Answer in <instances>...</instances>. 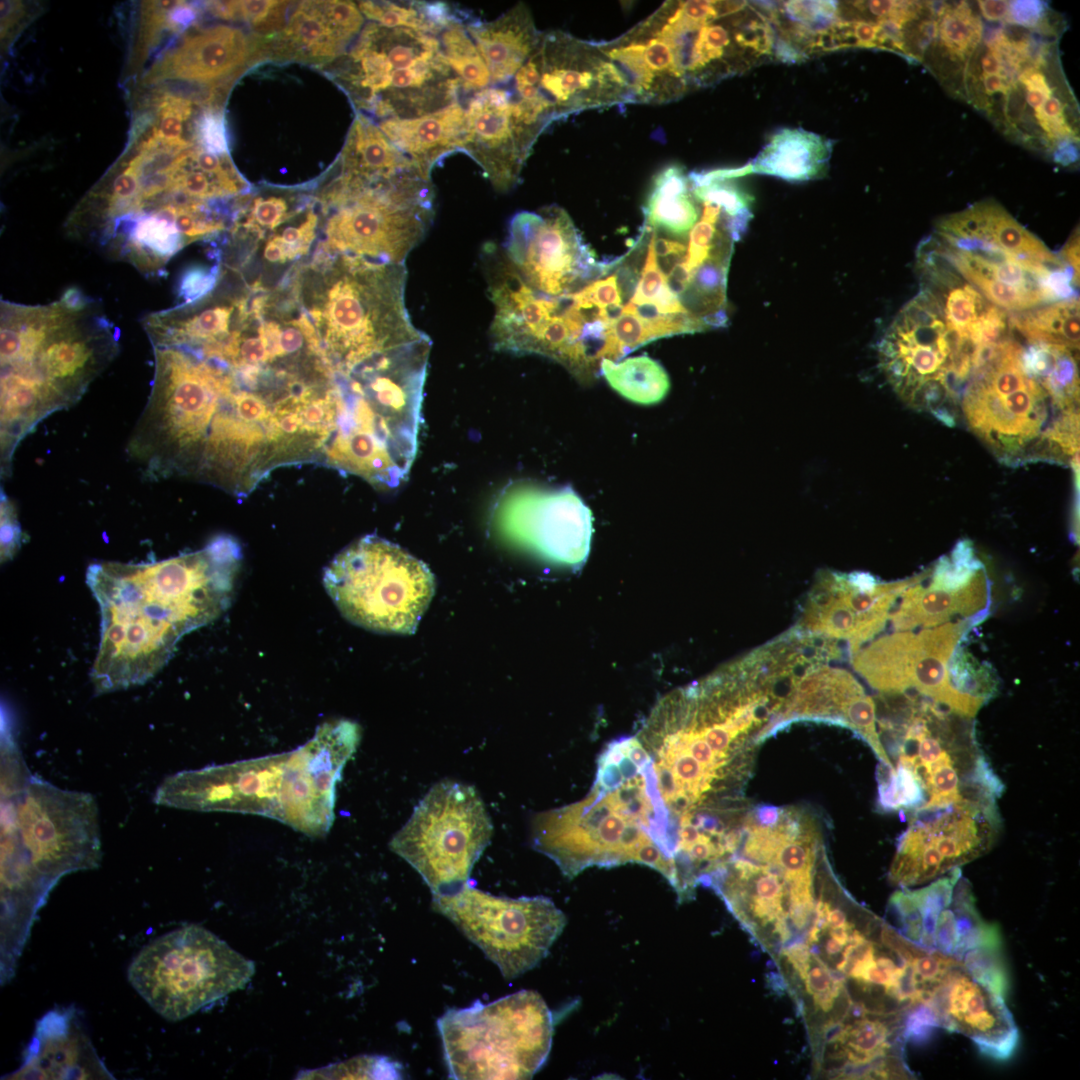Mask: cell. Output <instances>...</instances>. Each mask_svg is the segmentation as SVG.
<instances>
[{
    "instance_id": "cell-1",
    "label": "cell",
    "mask_w": 1080,
    "mask_h": 1080,
    "mask_svg": "<svg viewBox=\"0 0 1080 1080\" xmlns=\"http://www.w3.org/2000/svg\"><path fill=\"white\" fill-rule=\"evenodd\" d=\"M241 548L220 535L198 551L147 563L99 562L86 582L100 610V644L91 679L103 694L145 683L180 638L228 607Z\"/></svg>"
},
{
    "instance_id": "cell-2",
    "label": "cell",
    "mask_w": 1080,
    "mask_h": 1080,
    "mask_svg": "<svg viewBox=\"0 0 1080 1080\" xmlns=\"http://www.w3.org/2000/svg\"><path fill=\"white\" fill-rule=\"evenodd\" d=\"M1 471L47 415L74 405L119 351V330L76 287L39 305L0 304Z\"/></svg>"
},
{
    "instance_id": "cell-3",
    "label": "cell",
    "mask_w": 1080,
    "mask_h": 1080,
    "mask_svg": "<svg viewBox=\"0 0 1080 1080\" xmlns=\"http://www.w3.org/2000/svg\"><path fill=\"white\" fill-rule=\"evenodd\" d=\"M1 942L24 948L49 892L65 875L97 868L95 798L32 776L19 755L1 759Z\"/></svg>"
},
{
    "instance_id": "cell-4",
    "label": "cell",
    "mask_w": 1080,
    "mask_h": 1080,
    "mask_svg": "<svg viewBox=\"0 0 1080 1080\" xmlns=\"http://www.w3.org/2000/svg\"><path fill=\"white\" fill-rule=\"evenodd\" d=\"M405 264L316 251L297 272L293 297L332 364L345 371L427 335L405 305Z\"/></svg>"
},
{
    "instance_id": "cell-5",
    "label": "cell",
    "mask_w": 1080,
    "mask_h": 1080,
    "mask_svg": "<svg viewBox=\"0 0 1080 1080\" xmlns=\"http://www.w3.org/2000/svg\"><path fill=\"white\" fill-rule=\"evenodd\" d=\"M878 721L883 748L917 811L1002 795L1004 785L980 747L973 718L900 692L880 693Z\"/></svg>"
},
{
    "instance_id": "cell-6",
    "label": "cell",
    "mask_w": 1080,
    "mask_h": 1080,
    "mask_svg": "<svg viewBox=\"0 0 1080 1080\" xmlns=\"http://www.w3.org/2000/svg\"><path fill=\"white\" fill-rule=\"evenodd\" d=\"M327 199L334 212L317 251L382 264H404L435 214L431 177L419 170L373 180L341 174Z\"/></svg>"
},
{
    "instance_id": "cell-7",
    "label": "cell",
    "mask_w": 1080,
    "mask_h": 1080,
    "mask_svg": "<svg viewBox=\"0 0 1080 1080\" xmlns=\"http://www.w3.org/2000/svg\"><path fill=\"white\" fill-rule=\"evenodd\" d=\"M343 79L355 105L384 119L414 118L460 101L438 37L377 23L364 27Z\"/></svg>"
},
{
    "instance_id": "cell-8",
    "label": "cell",
    "mask_w": 1080,
    "mask_h": 1080,
    "mask_svg": "<svg viewBox=\"0 0 1080 1080\" xmlns=\"http://www.w3.org/2000/svg\"><path fill=\"white\" fill-rule=\"evenodd\" d=\"M451 1079H530L549 1055L552 1013L521 990L490 1003L450 1008L437 1020Z\"/></svg>"
},
{
    "instance_id": "cell-9",
    "label": "cell",
    "mask_w": 1080,
    "mask_h": 1080,
    "mask_svg": "<svg viewBox=\"0 0 1080 1080\" xmlns=\"http://www.w3.org/2000/svg\"><path fill=\"white\" fill-rule=\"evenodd\" d=\"M323 582L346 619L380 633H413L435 592L434 576L424 562L376 535L337 554Z\"/></svg>"
},
{
    "instance_id": "cell-10",
    "label": "cell",
    "mask_w": 1080,
    "mask_h": 1080,
    "mask_svg": "<svg viewBox=\"0 0 1080 1080\" xmlns=\"http://www.w3.org/2000/svg\"><path fill=\"white\" fill-rule=\"evenodd\" d=\"M254 973L253 961L204 927L190 924L145 945L127 977L157 1014L179 1021L243 989Z\"/></svg>"
},
{
    "instance_id": "cell-11",
    "label": "cell",
    "mask_w": 1080,
    "mask_h": 1080,
    "mask_svg": "<svg viewBox=\"0 0 1080 1080\" xmlns=\"http://www.w3.org/2000/svg\"><path fill=\"white\" fill-rule=\"evenodd\" d=\"M506 87L515 117L538 136L570 114L630 103L623 74L597 44L557 30L541 33L535 50Z\"/></svg>"
},
{
    "instance_id": "cell-12",
    "label": "cell",
    "mask_w": 1080,
    "mask_h": 1080,
    "mask_svg": "<svg viewBox=\"0 0 1080 1080\" xmlns=\"http://www.w3.org/2000/svg\"><path fill=\"white\" fill-rule=\"evenodd\" d=\"M492 834L491 819L474 787L443 780L419 801L389 847L419 873L432 895H446L469 882Z\"/></svg>"
},
{
    "instance_id": "cell-13",
    "label": "cell",
    "mask_w": 1080,
    "mask_h": 1080,
    "mask_svg": "<svg viewBox=\"0 0 1080 1080\" xmlns=\"http://www.w3.org/2000/svg\"><path fill=\"white\" fill-rule=\"evenodd\" d=\"M915 300L895 317L878 345L880 366L899 397L934 416L961 404L969 373V340Z\"/></svg>"
},
{
    "instance_id": "cell-14",
    "label": "cell",
    "mask_w": 1080,
    "mask_h": 1080,
    "mask_svg": "<svg viewBox=\"0 0 1080 1080\" xmlns=\"http://www.w3.org/2000/svg\"><path fill=\"white\" fill-rule=\"evenodd\" d=\"M890 907L907 939L961 962L975 977L1006 993L1000 935L977 911L960 868L922 888H902L892 895Z\"/></svg>"
},
{
    "instance_id": "cell-15",
    "label": "cell",
    "mask_w": 1080,
    "mask_h": 1080,
    "mask_svg": "<svg viewBox=\"0 0 1080 1080\" xmlns=\"http://www.w3.org/2000/svg\"><path fill=\"white\" fill-rule=\"evenodd\" d=\"M531 842L568 878L593 866L638 863L672 879L671 864L651 837L595 785L578 802L537 813Z\"/></svg>"
},
{
    "instance_id": "cell-16",
    "label": "cell",
    "mask_w": 1080,
    "mask_h": 1080,
    "mask_svg": "<svg viewBox=\"0 0 1080 1080\" xmlns=\"http://www.w3.org/2000/svg\"><path fill=\"white\" fill-rule=\"evenodd\" d=\"M432 907L476 944L507 980L537 966L566 925V916L544 896H495L467 882L432 895Z\"/></svg>"
},
{
    "instance_id": "cell-17",
    "label": "cell",
    "mask_w": 1080,
    "mask_h": 1080,
    "mask_svg": "<svg viewBox=\"0 0 1080 1080\" xmlns=\"http://www.w3.org/2000/svg\"><path fill=\"white\" fill-rule=\"evenodd\" d=\"M981 619H961L918 632L894 631L852 655V665L880 693L915 690L956 713L973 718L978 702L951 684L948 664L965 633Z\"/></svg>"
},
{
    "instance_id": "cell-18",
    "label": "cell",
    "mask_w": 1080,
    "mask_h": 1080,
    "mask_svg": "<svg viewBox=\"0 0 1080 1080\" xmlns=\"http://www.w3.org/2000/svg\"><path fill=\"white\" fill-rule=\"evenodd\" d=\"M997 801L966 800L910 814L890 866L901 888L937 879L986 854L1001 831Z\"/></svg>"
},
{
    "instance_id": "cell-19",
    "label": "cell",
    "mask_w": 1080,
    "mask_h": 1080,
    "mask_svg": "<svg viewBox=\"0 0 1080 1080\" xmlns=\"http://www.w3.org/2000/svg\"><path fill=\"white\" fill-rule=\"evenodd\" d=\"M495 521L506 539L551 563L579 568L589 555L592 513L570 487L512 484L497 502Z\"/></svg>"
},
{
    "instance_id": "cell-20",
    "label": "cell",
    "mask_w": 1080,
    "mask_h": 1080,
    "mask_svg": "<svg viewBox=\"0 0 1080 1080\" xmlns=\"http://www.w3.org/2000/svg\"><path fill=\"white\" fill-rule=\"evenodd\" d=\"M289 773L290 752L187 770L166 777L153 800L165 807L281 821Z\"/></svg>"
},
{
    "instance_id": "cell-21",
    "label": "cell",
    "mask_w": 1080,
    "mask_h": 1080,
    "mask_svg": "<svg viewBox=\"0 0 1080 1080\" xmlns=\"http://www.w3.org/2000/svg\"><path fill=\"white\" fill-rule=\"evenodd\" d=\"M502 248L529 287L552 297L572 294L579 281L610 268L593 259L572 219L557 205L515 214Z\"/></svg>"
},
{
    "instance_id": "cell-22",
    "label": "cell",
    "mask_w": 1080,
    "mask_h": 1080,
    "mask_svg": "<svg viewBox=\"0 0 1080 1080\" xmlns=\"http://www.w3.org/2000/svg\"><path fill=\"white\" fill-rule=\"evenodd\" d=\"M1004 996L953 959L931 987L921 1012L933 1028L962 1034L987 1057L1003 1061L1019 1043Z\"/></svg>"
},
{
    "instance_id": "cell-23",
    "label": "cell",
    "mask_w": 1080,
    "mask_h": 1080,
    "mask_svg": "<svg viewBox=\"0 0 1080 1080\" xmlns=\"http://www.w3.org/2000/svg\"><path fill=\"white\" fill-rule=\"evenodd\" d=\"M930 572L892 583H878L867 573L828 575L814 587L799 628L847 640L852 655L884 629L900 595Z\"/></svg>"
},
{
    "instance_id": "cell-24",
    "label": "cell",
    "mask_w": 1080,
    "mask_h": 1080,
    "mask_svg": "<svg viewBox=\"0 0 1080 1080\" xmlns=\"http://www.w3.org/2000/svg\"><path fill=\"white\" fill-rule=\"evenodd\" d=\"M465 111L462 151L482 168L495 190H511L535 142L513 117L510 91L489 86L469 97Z\"/></svg>"
},
{
    "instance_id": "cell-25",
    "label": "cell",
    "mask_w": 1080,
    "mask_h": 1080,
    "mask_svg": "<svg viewBox=\"0 0 1080 1080\" xmlns=\"http://www.w3.org/2000/svg\"><path fill=\"white\" fill-rule=\"evenodd\" d=\"M2 1079H114L98 1056L73 1006L43 1015L17 1070Z\"/></svg>"
},
{
    "instance_id": "cell-26",
    "label": "cell",
    "mask_w": 1080,
    "mask_h": 1080,
    "mask_svg": "<svg viewBox=\"0 0 1080 1080\" xmlns=\"http://www.w3.org/2000/svg\"><path fill=\"white\" fill-rule=\"evenodd\" d=\"M249 53L248 40L237 28L220 25L198 30L156 61L143 81L148 86L166 79L212 86L241 68Z\"/></svg>"
},
{
    "instance_id": "cell-27",
    "label": "cell",
    "mask_w": 1080,
    "mask_h": 1080,
    "mask_svg": "<svg viewBox=\"0 0 1080 1080\" xmlns=\"http://www.w3.org/2000/svg\"><path fill=\"white\" fill-rule=\"evenodd\" d=\"M917 583L898 598V608L889 615L894 631H911L952 622L954 618L982 619L990 602V585L981 569L964 587L956 590Z\"/></svg>"
},
{
    "instance_id": "cell-28",
    "label": "cell",
    "mask_w": 1080,
    "mask_h": 1080,
    "mask_svg": "<svg viewBox=\"0 0 1080 1080\" xmlns=\"http://www.w3.org/2000/svg\"><path fill=\"white\" fill-rule=\"evenodd\" d=\"M378 126L395 147L431 177L433 168L443 158L462 151L466 135L465 105L460 100L419 117L384 119Z\"/></svg>"
},
{
    "instance_id": "cell-29",
    "label": "cell",
    "mask_w": 1080,
    "mask_h": 1080,
    "mask_svg": "<svg viewBox=\"0 0 1080 1080\" xmlns=\"http://www.w3.org/2000/svg\"><path fill=\"white\" fill-rule=\"evenodd\" d=\"M937 232L992 243L1027 264L1056 266L1064 262L992 200L976 203L941 218Z\"/></svg>"
},
{
    "instance_id": "cell-30",
    "label": "cell",
    "mask_w": 1080,
    "mask_h": 1080,
    "mask_svg": "<svg viewBox=\"0 0 1080 1080\" xmlns=\"http://www.w3.org/2000/svg\"><path fill=\"white\" fill-rule=\"evenodd\" d=\"M466 28L484 60L491 86H507L535 50L542 32L520 2L492 21L472 15Z\"/></svg>"
},
{
    "instance_id": "cell-31",
    "label": "cell",
    "mask_w": 1080,
    "mask_h": 1080,
    "mask_svg": "<svg viewBox=\"0 0 1080 1080\" xmlns=\"http://www.w3.org/2000/svg\"><path fill=\"white\" fill-rule=\"evenodd\" d=\"M974 7L967 1L938 2L935 38L922 61L951 92L982 39L984 25Z\"/></svg>"
},
{
    "instance_id": "cell-32",
    "label": "cell",
    "mask_w": 1080,
    "mask_h": 1080,
    "mask_svg": "<svg viewBox=\"0 0 1080 1080\" xmlns=\"http://www.w3.org/2000/svg\"><path fill=\"white\" fill-rule=\"evenodd\" d=\"M834 142L802 128H782L771 135L757 156L745 165L747 174L801 182L823 177Z\"/></svg>"
},
{
    "instance_id": "cell-33",
    "label": "cell",
    "mask_w": 1080,
    "mask_h": 1080,
    "mask_svg": "<svg viewBox=\"0 0 1080 1080\" xmlns=\"http://www.w3.org/2000/svg\"><path fill=\"white\" fill-rule=\"evenodd\" d=\"M341 164L342 174L367 180L420 170L362 113L356 115L351 126Z\"/></svg>"
},
{
    "instance_id": "cell-34",
    "label": "cell",
    "mask_w": 1080,
    "mask_h": 1080,
    "mask_svg": "<svg viewBox=\"0 0 1080 1080\" xmlns=\"http://www.w3.org/2000/svg\"><path fill=\"white\" fill-rule=\"evenodd\" d=\"M644 215L645 226L652 230L682 238L690 233L698 222L699 207L682 166L669 165L655 176Z\"/></svg>"
},
{
    "instance_id": "cell-35",
    "label": "cell",
    "mask_w": 1080,
    "mask_h": 1080,
    "mask_svg": "<svg viewBox=\"0 0 1080 1080\" xmlns=\"http://www.w3.org/2000/svg\"><path fill=\"white\" fill-rule=\"evenodd\" d=\"M364 17L387 28H406L438 37L449 23L465 11L441 1H360Z\"/></svg>"
},
{
    "instance_id": "cell-36",
    "label": "cell",
    "mask_w": 1080,
    "mask_h": 1080,
    "mask_svg": "<svg viewBox=\"0 0 1080 1080\" xmlns=\"http://www.w3.org/2000/svg\"><path fill=\"white\" fill-rule=\"evenodd\" d=\"M600 369L615 391L638 404H656L670 389V380L665 369L646 355L627 358L618 363L603 359Z\"/></svg>"
},
{
    "instance_id": "cell-37",
    "label": "cell",
    "mask_w": 1080,
    "mask_h": 1080,
    "mask_svg": "<svg viewBox=\"0 0 1080 1080\" xmlns=\"http://www.w3.org/2000/svg\"><path fill=\"white\" fill-rule=\"evenodd\" d=\"M1029 343H1045L1079 349V300L1073 298L1009 315Z\"/></svg>"
},
{
    "instance_id": "cell-38",
    "label": "cell",
    "mask_w": 1080,
    "mask_h": 1080,
    "mask_svg": "<svg viewBox=\"0 0 1080 1080\" xmlns=\"http://www.w3.org/2000/svg\"><path fill=\"white\" fill-rule=\"evenodd\" d=\"M464 12L438 35L442 54L460 82L461 93L474 94L491 86L490 74L466 28Z\"/></svg>"
},
{
    "instance_id": "cell-39",
    "label": "cell",
    "mask_w": 1080,
    "mask_h": 1080,
    "mask_svg": "<svg viewBox=\"0 0 1080 1080\" xmlns=\"http://www.w3.org/2000/svg\"><path fill=\"white\" fill-rule=\"evenodd\" d=\"M285 36L303 53L316 58L340 54L351 39L324 16L319 2H305L295 11Z\"/></svg>"
},
{
    "instance_id": "cell-40",
    "label": "cell",
    "mask_w": 1080,
    "mask_h": 1080,
    "mask_svg": "<svg viewBox=\"0 0 1080 1080\" xmlns=\"http://www.w3.org/2000/svg\"><path fill=\"white\" fill-rule=\"evenodd\" d=\"M691 192L698 202L718 206L732 239L738 241L741 238L753 217L752 195L740 188L733 179L715 180L691 186Z\"/></svg>"
},
{
    "instance_id": "cell-41",
    "label": "cell",
    "mask_w": 1080,
    "mask_h": 1080,
    "mask_svg": "<svg viewBox=\"0 0 1080 1080\" xmlns=\"http://www.w3.org/2000/svg\"><path fill=\"white\" fill-rule=\"evenodd\" d=\"M648 229L651 231V239L648 245L647 258L630 303L652 305L658 312L663 314L689 313L682 305L678 295L669 287L667 276L659 267L654 250L655 231Z\"/></svg>"
},
{
    "instance_id": "cell-42",
    "label": "cell",
    "mask_w": 1080,
    "mask_h": 1080,
    "mask_svg": "<svg viewBox=\"0 0 1080 1080\" xmlns=\"http://www.w3.org/2000/svg\"><path fill=\"white\" fill-rule=\"evenodd\" d=\"M150 102L156 108L157 121L149 136L167 147L179 150L190 148L191 143L181 135L183 124L191 115L192 103L164 95H152Z\"/></svg>"
},
{
    "instance_id": "cell-43",
    "label": "cell",
    "mask_w": 1080,
    "mask_h": 1080,
    "mask_svg": "<svg viewBox=\"0 0 1080 1080\" xmlns=\"http://www.w3.org/2000/svg\"><path fill=\"white\" fill-rule=\"evenodd\" d=\"M989 303L970 284L951 287L943 308L946 326L964 333L987 309Z\"/></svg>"
},
{
    "instance_id": "cell-44",
    "label": "cell",
    "mask_w": 1080,
    "mask_h": 1080,
    "mask_svg": "<svg viewBox=\"0 0 1080 1080\" xmlns=\"http://www.w3.org/2000/svg\"><path fill=\"white\" fill-rule=\"evenodd\" d=\"M805 989L812 997L816 1007L828 1012L844 989L842 978L834 973L817 957L812 956L805 972L800 976Z\"/></svg>"
},
{
    "instance_id": "cell-45",
    "label": "cell",
    "mask_w": 1080,
    "mask_h": 1080,
    "mask_svg": "<svg viewBox=\"0 0 1080 1080\" xmlns=\"http://www.w3.org/2000/svg\"><path fill=\"white\" fill-rule=\"evenodd\" d=\"M619 359L634 349L656 340L647 321L632 313L623 312L610 326Z\"/></svg>"
},
{
    "instance_id": "cell-46",
    "label": "cell",
    "mask_w": 1080,
    "mask_h": 1080,
    "mask_svg": "<svg viewBox=\"0 0 1080 1080\" xmlns=\"http://www.w3.org/2000/svg\"><path fill=\"white\" fill-rule=\"evenodd\" d=\"M179 1H145L142 3L140 53L155 45L165 28H169V13Z\"/></svg>"
},
{
    "instance_id": "cell-47",
    "label": "cell",
    "mask_w": 1080,
    "mask_h": 1080,
    "mask_svg": "<svg viewBox=\"0 0 1080 1080\" xmlns=\"http://www.w3.org/2000/svg\"><path fill=\"white\" fill-rule=\"evenodd\" d=\"M621 295L617 275L596 280L581 290L570 294L573 301L582 309L593 307L605 309L611 306H622Z\"/></svg>"
},
{
    "instance_id": "cell-48",
    "label": "cell",
    "mask_w": 1080,
    "mask_h": 1080,
    "mask_svg": "<svg viewBox=\"0 0 1080 1080\" xmlns=\"http://www.w3.org/2000/svg\"><path fill=\"white\" fill-rule=\"evenodd\" d=\"M219 275L218 266H195L185 271L178 287L180 304H190L208 295L215 289Z\"/></svg>"
},
{
    "instance_id": "cell-49",
    "label": "cell",
    "mask_w": 1080,
    "mask_h": 1080,
    "mask_svg": "<svg viewBox=\"0 0 1080 1080\" xmlns=\"http://www.w3.org/2000/svg\"><path fill=\"white\" fill-rule=\"evenodd\" d=\"M290 216L288 203L283 197H258L253 201L250 215L244 226L261 233V229L274 230Z\"/></svg>"
},
{
    "instance_id": "cell-50",
    "label": "cell",
    "mask_w": 1080,
    "mask_h": 1080,
    "mask_svg": "<svg viewBox=\"0 0 1080 1080\" xmlns=\"http://www.w3.org/2000/svg\"><path fill=\"white\" fill-rule=\"evenodd\" d=\"M280 3L270 0L213 2L210 4V8L212 13L221 18H243L253 23H261L273 10L280 6Z\"/></svg>"
},
{
    "instance_id": "cell-51",
    "label": "cell",
    "mask_w": 1080,
    "mask_h": 1080,
    "mask_svg": "<svg viewBox=\"0 0 1080 1080\" xmlns=\"http://www.w3.org/2000/svg\"><path fill=\"white\" fill-rule=\"evenodd\" d=\"M328 21L349 39L356 37L364 25V16L357 4L351 1L319 2Z\"/></svg>"
},
{
    "instance_id": "cell-52",
    "label": "cell",
    "mask_w": 1080,
    "mask_h": 1080,
    "mask_svg": "<svg viewBox=\"0 0 1080 1080\" xmlns=\"http://www.w3.org/2000/svg\"><path fill=\"white\" fill-rule=\"evenodd\" d=\"M196 134L205 150L218 155L228 154L226 129L220 112L206 111L198 120Z\"/></svg>"
},
{
    "instance_id": "cell-53",
    "label": "cell",
    "mask_w": 1080,
    "mask_h": 1080,
    "mask_svg": "<svg viewBox=\"0 0 1080 1080\" xmlns=\"http://www.w3.org/2000/svg\"><path fill=\"white\" fill-rule=\"evenodd\" d=\"M317 223V215L309 212L299 226L287 227L282 231L279 236L285 246L288 260H294L308 253L316 237Z\"/></svg>"
},
{
    "instance_id": "cell-54",
    "label": "cell",
    "mask_w": 1080,
    "mask_h": 1080,
    "mask_svg": "<svg viewBox=\"0 0 1080 1080\" xmlns=\"http://www.w3.org/2000/svg\"><path fill=\"white\" fill-rule=\"evenodd\" d=\"M1 560L13 558L20 548L21 529L16 510L6 495H1Z\"/></svg>"
},
{
    "instance_id": "cell-55",
    "label": "cell",
    "mask_w": 1080,
    "mask_h": 1080,
    "mask_svg": "<svg viewBox=\"0 0 1080 1080\" xmlns=\"http://www.w3.org/2000/svg\"><path fill=\"white\" fill-rule=\"evenodd\" d=\"M24 5L19 1H1V38L11 33L24 15Z\"/></svg>"
},
{
    "instance_id": "cell-56",
    "label": "cell",
    "mask_w": 1080,
    "mask_h": 1080,
    "mask_svg": "<svg viewBox=\"0 0 1080 1080\" xmlns=\"http://www.w3.org/2000/svg\"><path fill=\"white\" fill-rule=\"evenodd\" d=\"M980 17L989 22L1002 23L1006 17L1008 1L988 0L975 2Z\"/></svg>"
},
{
    "instance_id": "cell-57",
    "label": "cell",
    "mask_w": 1080,
    "mask_h": 1080,
    "mask_svg": "<svg viewBox=\"0 0 1080 1080\" xmlns=\"http://www.w3.org/2000/svg\"><path fill=\"white\" fill-rule=\"evenodd\" d=\"M196 18V12L190 6L184 2H178V4L171 9L169 13V26L173 31H179L182 28L190 25Z\"/></svg>"
},
{
    "instance_id": "cell-58",
    "label": "cell",
    "mask_w": 1080,
    "mask_h": 1080,
    "mask_svg": "<svg viewBox=\"0 0 1080 1080\" xmlns=\"http://www.w3.org/2000/svg\"><path fill=\"white\" fill-rule=\"evenodd\" d=\"M654 250L657 257H684L686 255V246L675 240H669L666 238H656L654 241Z\"/></svg>"
},
{
    "instance_id": "cell-59",
    "label": "cell",
    "mask_w": 1080,
    "mask_h": 1080,
    "mask_svg": "<svg viewBox=\"0 0 1080 1080\" xmlns=\"http://www.w3.org/2000/svg\"><path fill=\"white\" fill-rule=\"evenodd\" d=\"M264 257L271 263H285L288 261L285 246L279 235L269 238L264 248Z\"/></svg>"
},
{
    "instance_id": "cell-60",
    "label": "cell",
    "mask_w": 1080,
    "mask_h": 1080,
    "mask_svg": "<svg viewBox=\"0 0 1080 1080\" xmlns=\"http://www.w3.org/2000/svg\"><path fill=\"white\" fill-rule=\"evenodd\" d=\"M1063 260L1079 276V234L1078 230L1071 236L1062 251Z\"/></svg>"
}]
</instances>
